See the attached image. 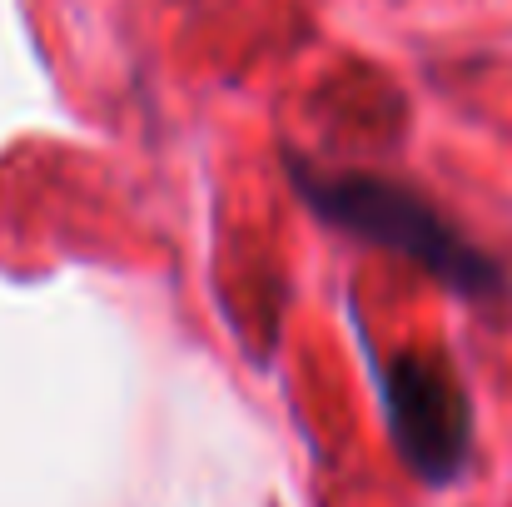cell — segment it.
<instances>
[{"mask_svg": "<svg viewBox=\"0 0 512 507\" xmlns=\"http://www.w3.org/2000/svg\"><path fill=\"white\" fill-rule=\"evenodd\" d=\"M368 378L403 468L428 488L458 483L473 458V398L453 358L438 348H408L393 358L368 353Z\"/></svg>", "mask_w": 512, "mask_h": 507, "instance_id": "7a4b0ae2", "label": "cell"}, {"mask_svg": "<svg viewBox=\"0 0 512 507\" xmlns=\"http://www.w3.org/2000/svg\"><path fill=\"white\" fill-rule=\"evenodd\" d=\"M284 179L324 229L413 264L453 299L478 309H503L512 299L508 264L478 244L428 189L378 169L324 165L304 150H284Z\"/></svg>", "mask_w": 512, "mask_h": 507, "instance_id": "6da1fadb", "label": "cell"}]
</instances>
